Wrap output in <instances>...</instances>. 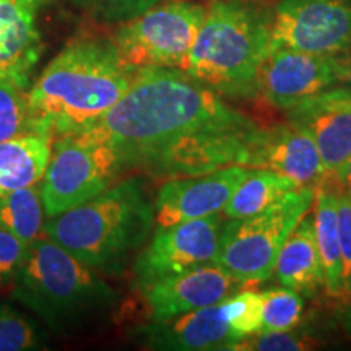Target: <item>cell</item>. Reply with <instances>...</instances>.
Returning a JSON list of instances; mask_svg holds the SVG:
<instances>
[{"label":"cell","instance_id":"16","mask_svg":"<svg viewBox=\"0 0 351 351\" xmlns=\"http://www.w3.org/2000/svg\"><path fill=\"white\" fill-rule=\"evenodd\" d=\"M47 0H0V78L28 85L43 54L38 16Z\"/></svg>","mask_w":351,"mask_h":351},{"label":"cell","instance_id":"8","mask_svg":"<svg viewBox=\"0 0 351 351\" xmlns=\"http://www.w3.org/2000/svg\"><path fill=\"white\" fill-rule=\"evenodd\" d=\"M207 8L191 0H163L137 19L121 25L114 44L135 69H182Z\"/></svg>","mask_w":351,"mask_h":351},{"label":"cell","instance_id":"14","mask_svg":"<svg viewBox=\"0 0 351 351\" xmlns=\"http://www.w3.org/2000/svg\"><path fill=\"white\" fill-rule=\"evenodd\" d=\"M238 278L228 274L217 263L169 276L143 289L145 301L152 319H169L218 304L234 295L241 287Z\"/></svg>","mask_w":351,"mask_h":351},{"label":"cell","instance_id":"20","mask_svg":"<svg viewBox=\"0 0 351 351\" xmlns=\"http://www.w3.org/2000/svg\"><path fill=\"white\" fill-rule=\"evenodd\" d=\"M339 191L320 181L315 186L314 230L317 241L320 265L324 271V287L327 293L337 296L341 291V251L339 234Z\"/></svg>","mask_w":351,"mask_h":351},{"label":"cell","instance_id":"31","mask_svg":"<svg viewBox=\"0 0 351 351\" xmlns=\"http://www.w3.org/2000/svg\"><path fill=\"white\" fill-rule=\"evenodd\" d=\"M309 99H313L317 104H322V106L351 111V88H335V90L330 91H320L315 96H311Z\"/></svg>","mask_w":351,"mask_h":351},{"label":"cell","instance_id":"12","mask_svg":"<svg viewBox=\"0 0 351 351\" xmlns=\"http://www.w3.org/2000/svg\"><path fill=\"white\" fill-rule=\"evenodd\" d=\"M247 173L245 166L232 165L213 173L169 179L158 191L155 225L166 228L219 213Z\"/></svg>","mask_w":351,"mask_h":351},{"label":"cell","instance_id":"13","mask_svg":"<svg viewBox=\"0 0 351 351\" xmlns=\"http://www.w3.org/2000/svg\"><path fill=\"white\" fill-rule=\"evenodd\" d=\"M137 337L147 348L169 351L236 350L239 339L223 314L221 302L169 319H152Z\"/></svg>","mask_w":351,"mask_h":351},{"label":"cell","instance_id":"2","mask_svg":"<svg viewBox=\"0 0 351 351\" xmlns=\"http://www.w3.org/2000/svg\"><path fill=\"white\" fill-rule=\"evenodd\" d=\"M137 70L111 39L70 41L28 91L38 130L57 140L91 129L125 95Z\"/></svg>","mask_w":351,"mask_h":351},{"label":"cell","instance_id":"34","mask_svg":"<svg viewBox=\"0 0 351 351\" xmlns=\"http://www.w3.org/2000/svg\"><path fill=\"white\" fill-rule=\"evenodd\" d=\"M328 174H333L337 184H340V186L346 189V191H351V156L340 166L339 169H335L333 173H328Z\"/></svg>","mask_w":351,"mask_h":351},{"label":"cell","instance_id":"23","mask_svg":"<svg viewBox=\"0 0 351 351\" xmlns=\"http://www.w3.org/2000/svg\"><path fill=\"white\" fill-rule=\"evenodd\" d=\"M26 86L15 78H0V142L41 134L29 108Z\"/></svg>","mask_w":351,"mask_h":351},{"label":"cell","instance_id":"33","mask_svg":"<svg viewBox=\"0 0 351 351\" xmlns=\"http://www.w3.org/2000/svg\"><path fill=\"white\" fill-rule=\"evenodd\" d=\"M337 62V83L351 88V47L341 54L335 56Z\"/></svg>","mask_w":351,"mask_h":351},{"label":"cell","instance_id":"17","mask_svg":"<svg viewBox=\"0 0 351 351\" xmlns=\"http://www.w3.org/2000/svg\"><path fill=\"white\" fill-rule=\"evenodd\" d=\"M287 111L289 121L311 132L327 174L351 156V111L322 106L309 98Z\"/></svg>","mask_w":351,"mask_h":351},{"label":"cell","instance_id":"24","mask_svg":"<svg viewBox=\"0 0 351 351\" xmlns=\"http://www.w3.org/2000/svg\"><path fill=\"white\" fill-rule=\"evenodd\" d=\"M47 343L46 333L20 309L0 301V351L41 350Z\"/></svg>","mask_w":351,"mask_h":351},{"label":"cell","instance_id":"27","mask_svg":"<svg viewBox=\"0 0 351 351\" xmlns=\"http://www.w3.org/2000/svg\"><path fill=\"white\" fill-rule=\"evenodd\" d=\"M77 8L106 23H125L163 0H70Z\"/></svg>","mask_w":351,"mask_h":351},{"label":"cell","instance_id":"21","mask_svg":"<svg viewBox=\"0 0 351 351\" xmlns=\"http://www.w3.org/2000/svg\"><path fill=\"white\" fill-rule=\"evenodd\" d=\"M300 189L291 179L265 168H249L225 207L228 219H241L261 213L289 191Z\"/></svg>","mask_w":351,"mask_h":351},{"label":"cell","instance_id":"28","mask_svg":"<svg viewBox=\"0 0 351 351\" xmlns=\"http://www.w3.org/2000/svg\"><path fill=\"white\" fill-rule=\"evenodd\" d=\"M313 346V339L304 332L283 330H261L251 337L241 340L236 350H256V351H296L307 350Z\"/></svg>","mask_w":351,"mask_h":351},{"label":"cell","instance_id":"7","mask_svg":"<svg viewBox=\"0 0 351 351\" xmlns=\"http://www.w3.org/2000/svg\"><path fill=\"white\" fill-rule=\"evenodd\" d=\"M121 152L111 143L70 135L52 142L49 165L41 181L46 218L95 199L124 173Z\"/></svg>","mask_w":351,"mask_h":351},{"label":"cell","instance_id":"9","mask_svg":"<svg viewBox=\"0 0 351 351\" xmlns=\"http://www.w3.org/2000/svg\"><path fill=\"white\" fill-rule=\"evenodd\" d=\"M225 219L218 213L158 228L152 243L134 263L140 291L150 285L184 271L217 262Z\"/></svg>","mask_w":351,"mask_h":351},{"label":"cell","instance_id":"11","mask_svg":"<svg viewBox=\"0 0 351 351\" xmlns=\"http://www.w3.org/2000/svg\"><path fill=\"white\" fill-rule=\"evenodd\" d=\"M335 83V56L275 47L258 69L256 93L276 108L289 109Z\"/></svg>","mask_w":351,"mask_h":351},{"label":"cell","instance_id":"18","mask_svg":"<svg viewBox=\"0 0 351 351\" xmlns=\"http://www.w3.org/2000/svg\"><path fill=\"white\" fill-rule=\"evenodd\" d=\"M274 274L280 285L306 295L315 293L324 285L314 217L309 212L298 221L295 230L285 241L276 257Z\"/></svg>","mask_w":351,"mask_h":351},{"label":"cell","instance_id":"22","mask_svg":"<svg viewBox=\"0 0 351 351\" xmlns=\"http://www.w3.org/2000/svg\"><path fill=\"white\" fill-rule=\"evenodd\" d=\"M44 205L36 186L19 189L0 197V228L26 245H32L44 232Z\"/></svg>","mask_w":351,"mask_h":351},{"label":"cell","instance_id":"10","mask_svg":"<svg viewBox=\"0 0 351 351\" xmlns=\"http://www.w3.org/2000/svg\"><path fill=\"white\" fill-rule=\"evenodd\" d=\"M337 56L351 47V0H282L271 16L270 49Z\"/></svg>","mask_w":351,"mask_h":351},{"label":"cell","instance_id":"1","mask_svg":"<svg viewBox=\"0 0 351 351\" xmlns=\"http://www.w3.org/2000/svg\"><path fill=\"white\" fill-rule=\"evenodd\" d=\"M263 129L182 69L137 70L125 95L77 137L111 143L125 169L155 179L247 168Z\"/></svg>","mask_w":351,"mask_h":351},{"label":"cell","instance_id":"19","mask_svg":"<svg viewBox=\"0 0 351 351\" xmlns=\"http://www.w3.org/2000/svg\"><path fill=\"white\" fill-rule=\"evenodd\" d=\"M49 135L28 134L0 142V197L43 181L52 153Z\"/></svg>","mask_w":351,"mask_h":351},{"label":"cell","instance_id":"4","mask_svg":"<svg viewBox=\"0 0 351 351\" xmlns=\"http://www.w3.org/2000/svg\"><path fill=\"white\" fill-rule=\"evenodd\" d=\"M155 225V204L140 178L112 184L95 199L44 221V236L95 270L114 275L142 247Z\"/></svg>","mask_w":351,"mask_h":351},{"label":"cell","instance_id":"6","mask_svg":"<svg viewBox=\"0 0 351 351\" xmlns=\"http://www.w3.org/2000/svg\"><path fill=\"white\" fill-rule=\"evenodd\" d=\"M314 197L313 187L295 189L261 213L226 221L215 263L241 283L269 280L285 241L313 207Z\"/></svg>","mask_w":351,"mask_h":351},{"label":"cell","instance_id":"32","mask_svg":"<svg viewBox=\"0 0 351 351\" xmlns=\"http://www.w3.org/2000/svg\"><path fill=\"white\" fill-rule=\"evenodd\" d=\"M337 298V319L351 339V282L341 289Z\"/></svg>","mask_w":351,"mask_h":351},{"label":"cell","instance_id":"5","mask_svg":"<svg viewBox=\"0 0 351 351\" xmlns=\"http://www.w3.org/2000/svg\"><path fill=\"white\" fill-rule=\"evenodd\" d=\"M271 19L245 0H215L182 70L225 98L256 96V78L270 52Z\"/></svg>","mask_w":351,"mask_h":351},{"label":"cell","instance_id":"15","mask_svg":"<svg viewBox=\"0 0 351 351\" xmlns=\"http://www.w3.org/2000/svg\"><path fill=\"white\" fill-rule=\"evenodd\" d=\"M247 168H265L291 179L298 187H313L327 174L311 132L300 124L263 129Z\"/></svg>","mask_w":351,"mask_h":351},{"label":"cell","instance_id":"30","mask_svg":"<svg viewBox=\"0 0 351 351\" xmlns=\"http://www.w3.org/2000/svg\"><path fill=\"white\" fill-rule=\"evenodd\" d=\"M339 234L341 251V289L351 282V191L341 189L337 194Z\"/></svg>","mask_w":351,"mask_h":351},{"label":"cell","instance_id":"26","mask_svg":"<svg viewBox=\"0 0 351 351\" xmlns=\"http://www.w3.org/2000/svg\"><path fill=\"white\" fill-rule=\"evenodd\" d=\"M263 300H265L263 293L241 291L221 301L223 314L239 340L262 330Z\"/></svg>","mask_w":351,"mask_h":351},{"label":"cell","instance_id":"25","mask_svg":"<svg viewBox=\"0 0 351 351\" xmlns=\"http://www.w3.org/2000/svg\"><path fill=\"white\" fill-rule=\"evenodd\" d=\"M262 330H293L301 322L304 301L295 289L283 287L263 291Z\"/></svg>","mask_w":351,"mask_h":351},{"label":"cell","instance_id":"29","mask_svg":"<svg viewBox=\"0 0 351 351\" xmlns=\"http://www.w3.org/2000/svg\"><path fill=\"white\" fill-rule=\"evenodd\" d=\"M28 247L23 241L0 228V287L13 283L23 265Z\"/></svg>","mask_w":351,"mask_h":351},{"label":"cell","instance_id":"3","mask_svg":"<svg viewBox=\"0 0 351 351\" xmlns=\"http://www.w3.org/2000/svg\"><path fill=\"white\" fill-rule=\"evenodd\" d=\"M13 298L62 335L103 326L119 306L121 295L98 270L49 238L28 247L13 280Z\"/></svg>","mask_w":351,"mask_h":351}]
</instances>
